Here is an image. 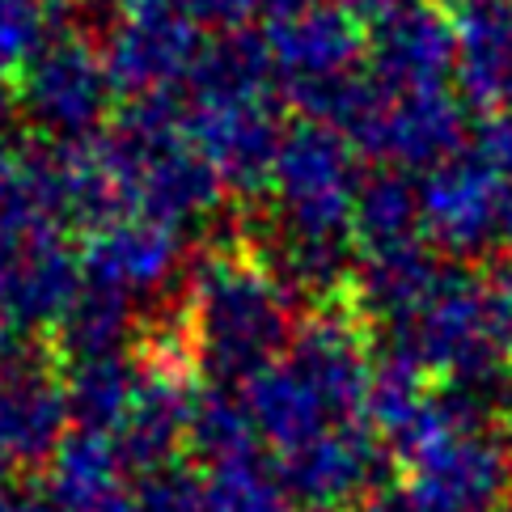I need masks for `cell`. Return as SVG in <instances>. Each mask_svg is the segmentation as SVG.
Masks as SVG:
<instances>
[{"mask_svg":"<svg viewBox=\"0 0 512 512\" xmlns=\"http://www.w3.org/2000/svg\"><path fill=\"white\" fill-rule=\"evenodd\" d=\"M64 398L47 381L34 343L0 335V449L9 462H39L60 441Z\"/></svg>","mask_w":512,"mask_h":512,"instance_id":"1","label":"cell"},{"mask_svg":"<svg viewBox=\"0 0 512 512\" xmlns=\"http://www.w3.org/2000/svg\"><path fill=\"white\" fill-rule=\"evenodd\" d=\"M26 106L51 127H81L98 111L102 85L98 68L77 43L39 47V56L26 64Z\"/></svg>","mask_w":512,"mask_h":512,"instance_id":"2","label":"cell"},{"mask_svg":"<svg viewBox=\"0 0 512 512\" xmlns=\"http://www.w3.org/2000/svg\"><path fill=\"white\" fill-rule=\"evenodd\" d=\"M0 512H43V500H30L22 491L0 487Z\"/></svg>","mask_w":512,"mask_h":512,"instance_id":"5","label":"cell"},{"mask_svg":"<svg viewBox=\"0 0 512 512\" xmlns=\"http://www.w3.org/2000/svg\"><path fill=\"white\" fill-rule=\"evenodd\" d=\"M39 216H43V208H39V199L30 195L22 157L0 149V301H5L26 250L34 246V237H39Z\"/></svg>","mask_w":512,"mask_h":512,"instance_id":"3","label":"cell"},{"mask_svg":"<svg viewBox=\"0 0 512 512\" xmlns=\"http://www.w3.org/2000/svg\"><path fill=\"white\" fill-rule=\"evenodd\" d=\"M43 26L47 0H0V72L39 56Z\"/></svg>","mask_w":512,"mask_h":512,"instance_id":"4","label":"cell"},{"mask_svg":"<svg viewBox=\"0 0 512 512\" xmlns=\"http://www.w3.org/2000/svg\"><path fill=\"white\" fill-rule=\"evenodd\" d=\"M9 119H13V89L5 81V72H0V132H5Z\"/></svg>","mask_w":512,"mask_h":512,"instance_id":"6","label":"cell"}]
</instances>
